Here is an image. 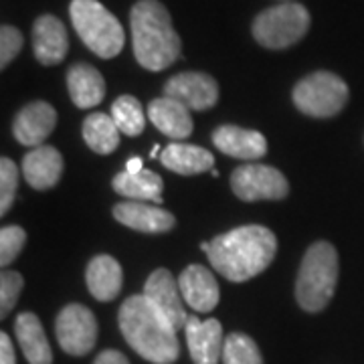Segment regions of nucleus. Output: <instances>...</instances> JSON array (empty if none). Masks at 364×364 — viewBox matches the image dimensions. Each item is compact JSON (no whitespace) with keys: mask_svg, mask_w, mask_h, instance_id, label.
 <instances>
[{"mask_svg":"<svg viewBox=\"0 0 364 364\" xmlns=\"http://www.w3.org/2000/svg\"><path fill=\"white\" fill-rule=\"evenodd\" d=\"M210 265L229 282H247L272 265L277 253L275 235L263 225H245L200 243Z\"/></svg>","mask_w":364,"mask_h":364,"instance_id":"f257e3e1","label":"nucleus"},{"mask_svg":"<svg viewBox=\"0 0 364 364\" xmlns=\"http://www.w3.org/2000/svg\"><path fill=\"white\" fill-rule=\"evenodd\" d=\"M117 322L126 342L144 360L154 364H174L178 360L181 342L174 326L142 294L122 304Z\"/></svg>","mask_w":364,"mask_h":364,"instance_id":"f03ea898","label":"nucleus"},{"mask_svg":"<svg viewBox=\"0 0 364 364\" xmlns=\"http://www.w3.org/2000/svg\"><path fill=\"white\" fill-rule=\"evenodd\" d=\"M132 47L136 61L148 71H164L182 51L168 9L158 0H138L130 13Z\"/></svg>","mask_w":364,"mask_h":364,"instance_id":"7ed1b4c3","label":"nucleus"},{"mask_svg":"<svg viewBox=\"0 0 364 364\" xmlns=\"http://www.w3.org/2000/svg\"><path fill=\"white\" fill-rule=\"evenodd\" d=\"M338 284V253L328 241H318L306 251L296 279L299 308L310 314L324 310Z\"/></svg>","mask_w":364,"mask_h":364,"instance_id":"20e7f679","label":"nucleus"},{"mask_svg":"<svg viewBox=\"0 0 364 364\" xmlns=\"http://www.w3.org/2000/svg\"><path fill=\"white\" fill-rule=\"evenodd\" d=\"M69 16L79 39L91 53L102 59H112L124 49V28L114 14L97 0H71Z\"/></svg>","mask_w":364,"mask_h":364,"instance_id":"39448f33","label":"nucleus"},{"mask_svg":"<svg viewBox=\"0 0 364 364\" xmlns=\"http://www.w3.org/2000/svg\"><path fill=\"white\" fill-rule=\"evenodd\" d=\"M310 28V13L304 4L284 2L257 14L253 37L265 49H287L306 37Z\"/></svg>","mask_w":364,"mask_h":364,"instance_id":"423d86ee","label":"nucleus"},{"mask_svg":"<svg viewBox=\"0 0 364 364\" xmlns=\"http://www.w3.org/2000/svg\"><path fill=\"white\" fill-rule=\"evenodd\" d=\"M350 91L346 81L332 71H316L294 87V104L301 114L332 117L348 104Z\"/></svg>","mask_w":364,"mask_h":364,"instance_id":"0eeeda50","label":"nucleus"},{"mask_svg":"<svg viewBox=\"0 0 364 364\" xmlns=\"http://www.w3.org/2000/svg\"><path fill=\"white\" fill-rule=\"evenodd\" d=\"M231 188L235 196L245 203L255 200H282L289 193L286 176L273 166L243 164L231 174Z\"/></svg>","mask_w":364,"mask_h":364,"instance_id":"6e6552de","label":"nucleus"},{"mask_svg":"<svg viewBox=\"0 0 364 364\" xmlns=\"http://www.w3.org/2000/svg\"><path fill=\"white\" fill-rule=\"evenodd\" d=\"M55 334L63 352L71 356H85L97 342V320L85 306L69 304L55 320Z\"/></svg>","mask_w":364,"mask_h":364,"instance_id":"1a4fd4ad","label":"nucleus"},{"mask_svg":"<svg viewBox=\"0 0 364 364\" xmlns=\"http://www.w3.org/2000/svg\"><path fill=\"white\" fill-rule=\"evenodd\" d=\"M142 296L174 326V330H181L186 326L188 316L182 306L181 286H178V279H174V275L168 269L160 267L150 273V277L144 284Z\"/></svg>","mask_w":364,"mask_h":364,"instance_id":"9d476101","label":"nucleus"},{"mask_svg":"<svg viewBox=\"0 0 364 364\" xmlns=\"http://www.w3.org/2000/svg\"><path fill=\"white\" fill-rule=\"evenodd\" d=\"M164 95L178 100L193 112H205L219 102V85L208 73L184 71L166 81Z\"/></svg>","mask_w":364,"mask_h":364,"instance_id":"9b49d317","label":"nucleus"},{"mask_svg":"<svg viewBox=\"0 0 364 364\" xmlns=\"http://www.w3.org/2000/svg\"><path fill=\"white\" fill-rule=\"evenodd\" d=\"M57 126V112L47 102H33L25 105L13 122V134L16 142L28 148H39L51 136Z\"/></svg>","mask_w":364,"mask_h":364,"instance_id":"f8f14e48","label":"nucleus"},{"mask_svg":"<svg viewBox=\"0 0 364 364\" xmlns=\"http://www.w3.org/2000/svg\"><path fill=\"white\" fill-rule=\"evenodd\" d=\"M186 330V344L195 364H219L223 358V326L219 320L208 318L198 320L196 316H188Z\"/></svg>","mask_w":364,"mask_h":364,"instance_id":"ddd939ff","label":"nucleus"},{"mask_svg":"<svg viewBox=\"0 0 364 364\" xmlns=\"http://www.w3.org/2000/svg\"><path fill=\"white\" fill-rule=\"evenodd\" d=\"M33 49L41 65H59L69 51L65 25L53 14L39 16L33 25Z\"/></svg>","mask_w":364,"mask_h":364,"instance_id":"4468645a","label":"nucleus"},{"mask_svg":"<svg viewBox=\"0 0 364 364\" xmlns=\"http://www.w3.org/2000/svg\"><path fill=\"white\" fill-rule=\"evenodd\" d=\"M182 299L195 310V312L208 314L219 306L221 289L215 279V275L203 265H188L178 277Z\"/></svg>","mask_w":364,"mask_h":364,"instance_id":"2eb2a0df","label":"nucleus"},{"mask_svg":"<svg viewBox=\"0 0 364 364\" xmlns=\"http://www.w3.org/2000/svg\"><path fill=\"white\" fill-rule=\"evenodd\" d=\"M114 217L117 223L140 233H168L176 223L172 213L154 203H140V200H126L116 205Z\"/></svg>","mask_w":364,"mask_h":364,"instance_id":"dca6fc26","label":"nucleus"},{"mask_svg":"<svg viewBox=\"0 0 364 364\" xmlns=\"http://www.w3.org/2000/svg\"><path fill=\"white\" fill-rule=\"evenodd\" d=\"M213 144L223 154L239 160H259L267 154V140L263 138V134L233 124L219 126L213 132Z\"/></svg>","mask_w":364,"mask_h":364,"instance_id":"f3484780","label":"nucleus"},{"mask_svg":"<svg viewBox=\"0 0 364 364\" xmlns=\"http://www.w3.org/2000/svg\"><path fill=\"white\" fill-rule=\"evenodd\" d=\"M148 119L170 140H186L193 134V117L191 109L178 100L168 95L152 100L148 105Z\"/></svg>","mask_w":364,"mask_h":364,"instance_id":"a211bd4d","label":"nucleus"},{"mask_svg":"<svg viewBox=\"0 0 364 364\" xmlns=\"http://www.w3.org/2000/svg\"><path fill=\"white\" fill-rule=\"evenodd\" d=\"M63 172V156L53 146H39L23 158V176L37 191L53 188Z\"/></svg>","mask_w":364,"mask_h":364,"instance_id":"6ab92c4d","label":"nucleus"},{"mask_svg":"<svg viewBox=\"0 0 364 364\" xmlns=\"http://www.w3.org/2000/svg\"><path fill=\"white\" fill-rule=\"evenodd\" d=\"M85 282L90 294L97 301H112L122 291V284H124L122 265L112 255H97L87 265Z\"/></svg>","mask_w":364,"mask_h":364,"instance_id":"aec40b11","label":"nucleus"},{"mask_svg":"<svg viewBox=\"0 0 364 364\" xmlns=\"http://www.w3.org/2000/svg\"><path fill=\"white\" fill-rule=\"evenodd\" d=\"M14 334L18 340V346L25 354L28 364H51L53 352L49 340L45 336V330L41 320L31 312H23L14 320Z\"/></svg>","mask_w":364,"mask_h":364,"instance_id":"412c9836","label":"nucleus"},{"mask_svg":"<svg viewBox=\"0 0 364 364\" xmlns=\"http://www.w3.org/2000/svg\"><path fill=\"white\" fill-rule=\"evenodd\" d=\"M67 87L71 102L79 109H90L93 105L102 104L105 97L104 75L87 63H77L67 73Z\"/></svg>","mask_w":364,"mask_h":364,"instance_id":"4be33fe9","label":"nucleus"},{"mask_svg":"<svg viewBox=\"0 0 364 364\" xmlns=\"http://www.w3.org/2000/svg\"><path fill=\"white\" fill-rule=\"evenodd\" d=\"M160 162L172 172L182 174V176H195L200 172L213 170L215 156L195 144H168L164 152L160 154Z\"/></svg>","mask_w":364,"mask_h":364,"instance_id":"5701e85b","label":"nucleus"},{"mask_svg":"<svg viewBox=\"0 0 364 364\" xmlns=\"http://www.w3.org/2000/svg\"><path fill=\"white\" fill-rule=\"evenodd\" d=\"M112 186L117 195L128 196L132 200H140V203H162V191H164V182L154 170H146L142 172H119L116 178L112 181Z\"/></svg>","mask_w":364,"mask_h":364,"instance_id":"b1692460","label":"nucleus"},{"mask_svg":"<svg viewBox=\"0 0 364 364\" xmlns=\"http://www.w3.org/2000/svg\"><path fill=\"white\" fill-rule=\"evenodd\" d=\"M83 140L97 154H112L119 144V130L112 116L90 114L83 122Z\"/></svg>","mask_w":364,"mask_h":364,"instance_id":"393cba45","label":"nucleus"},{"mask_svg":"<svg viewBox=\"0 0 364 364\" xmlns=\"http://www.w3.org/2000/svg\"><path fill=\"white\" fill-rule=\"evenodd\" d=\"M109 116L114 117L117 130L126 136H140L146 126V114H144L142 104L134 95H119L112 104Z\"/></svg>","mask_w":364,"mask_h":364,"instance_id":"a878e982","label":"nucleus"},{"mask_svg":"<svg viewBox=\"0 0 364 364\" xmlns=\"http://www.w3.org/2000/svg\"><path fill=\"white\" fill-rule=\"evenodd\" d=\"M223 364H263V356L251 336L243 332H233L225 338Z\"/></svg>","mask_w":364,"mask_h":364,"instance_id":"bb28decb","label":"nucleus"},{"mask_svg":"<svg viewBox=\"0 0 364 364\" xmlns=\"http://www.w3.org/2000/svg\"><path fill=\"white\" fill-rule=\"evenodd\" d=\"M25 243V229H21V227H16V225L2 227V231H0V265H2V267H9V265L21 255Z\"/></svg>","mask_w":364,"mask_h":364,"instance_id":"cd10ccee","label":"nucleus"},{"mask_svg":"<svg viewBox=\"0 0 364 364\" xmlns=\"http://www.w3.org/2000/svg\"><path fill=\"white\" fill-rule=\"evenodd\" d=\"M18 188V168L11 158L0 160V215L9 213L13 207L14 196Z\"/></svg>","mask_w":364,"mask_h":364,"instance_id":"c85d7f7f","label":"nucleus"},{"mask_svg":"<svg viewBox=\"0 0 364 364\" xmlns=\"http://www.w3.org/2000/svg\"><path fill=\"white\" fill-rule=\"evenodd\" d=\"M23 286H25V279L21 277V273L11 272V269L2 272L0 275V316L2 318L16 306Z\"/></svg>","mask_w":364,"mask_h":364,"instance_id":"c756f323","label":"nucleus"},{"mask_svg":"<svg viewBox=\"0 0 364 364\" xmlns=\"http://www.w3.org/2000/svg\"><path fill=\"white\" fill-rule=\"evenodd\" d=\"M23 49V35L16 26L2 25L0 28V67L9 65Z\"/></svg>","mask_w":364,"mask_h":364,"instance_id":"7c9ffc66","label":"nucleus"},{"mask_svg":"<svg viewBox=\"0 0 364 364\" xmlns=\"http://www.w3.org/2000/svg\"><path fill=\"white\" fill-rule=\"evenodd\" d=\"M0 364H16L13 342H11L6 332L0 334Z\"/></svg>","mask_w":364,"mask_h":364,"instance_id":"2f4dec72","label":"nucleus"},{"mask_svg":"<svg viewBox=\"0 0 364 364\" xmlns=\"http://www.w3.org/2000/svg\"><path fill=\"white\" fill-rule=\"evenodd\" d=\"M93 364H130L128 363V358L122 354V352L117 350H104L97 358H95V363Z\"/></svg>","mask_w":364,"mask_h":364,"instance_id":"473e14b6","label":"nucleus"},{"mask_svg":"<svg viewBox=\"0 0 364 364\" xmlns=\"http://www.w3.org/2000/svg\"><path fill=\"white\" fill-rule=\"evenodd\" d=\"M144 170V162L142 158H130L128 160V164H126V172H130V174H136V172H142Z\"/></svg>","mask_w":364,"mask_h":364,"instance_id":"72a5a7b5","label":"nucleus"}]
</instances>
